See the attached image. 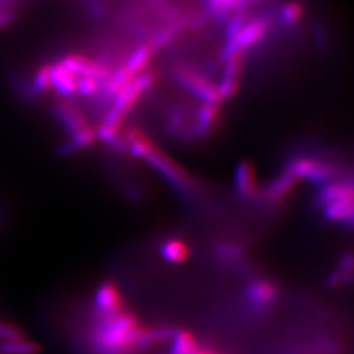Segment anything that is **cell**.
Returning <instances> with one entry per match:
<instances>
[{
    "instance_id": "cell-1",
    "label": "cell",
    "mask_w": 354,
    "mask_h": 354,
    "mask_svg": "<svg viewBox=\"0 0 354 354\" xmlns=\"http://www.w3.org/2000/svg\"><path fill=\"white\" fill-rule=\"evenodd\" d=\"M95 342L104 354H130L145 342V332L137 320L127 313L102 317Z\"/></svg>"
},
{
    "instance_id": "cell-2",
    "label": "cell",
    "mask_w": 354,
    "mask_h": 354,
    "mask_svg": "<svg viewBox=\"0 0 354 354\" xmlns=\"http://www.w3.org/2000/svg\"><path fill=\"white\" fill-rule=\"evenodd\" d=\"M95 307L102 317H112L121 313L124 308L121 291L111 282L104 283L95 295Z\"/></svg>"
},
{
    "instance_id": "cell-3",
    "label": "cell",
    "mask_w": 354,
    "mask_h": 354,
    "mask_svg": "<svg viewBox=\"0 0 354 354\" xmlns=\"http://www.w3.org/2000/svg\"><path fill=\"white\" fill-rule=\"evenodd\" d=\"M277 298V289L268 281L253 283L250 289V301L259 308H266Z\"/></svg>"
},
{
    "instance_id": "cell-4",
    "label": "cell",
    "mask_w": 354,
    "mask_h": 354,
    "mask_svg": "<svg viewBox=\"0 0 354 354\" xmlns=\"http://www.w3.org/2000/svg\"><path fill=\"white\" fill-rule=\"evenodd\" d=\"M160 252L165 261L171 264H183L189 259L190 248L187 241L181 239H169L162 245Z\"/></svg>"
},
{
    "instance_id": "cell-5",
    "label": "cell",
    "mask_w": 354,
    "mask_h": 354,
    "mask_svg": "<svg viewBox=\"0 0 354 354\" xmlns=\"http://www.w3.org/2000/svg\"><path fill=\"white\" fill-rule=\"evenodd\" d=\"M41 346L26 337L19 340L0 342V354H39Z\"/></svg>"
},
{
    "instance_id": "cell-6",
    "label": "cell",
    "mask_w": 354,
    "mask_h": 354,
    "mask_svg": "<svg viewBox=\"0 0 354 354\" xmlns=\"http://www.w3.org/2000/svg\"><path fill=\"white\" fill-rule=\"evenodd\" d=\"M197 351H198V345L194 340V337L190 333L181 332L176 335L171 354H194Z\"/></svg>"
},
{
    "instance_id": "cell-7",
    "label": "cell",
    "mask_w": 354,
    "mask_h": 354,
    "mask_svg": "<svg viewBox=\"0 0 354 354\" xmlns=\"http://www.w3.org/2000/svg\"><path fill=\"white\" fill-rule=\"evenodd\" d=\"M51 67L53 64H44L35 76V89L37 93H45L51 88Z\"/></svg>"
},
{
    "instance_id": "cell-8",
    "label": "cell",
    "mask_w": 354,
    "mask_h": 354,
    "mask_svg": "<svg viewBox=\"0 0 354 354\" xmlns=\"http://www.w3.org/2000/svg\"><path fill=\"white\" fill-rule=\"evenodd\" d=\"M26 333L13 326L11 323H6V322H0V342H10V340H19V339H24Z\"/></svg>"
},
{
    "instance_id": "cell-9",
    "label": "cell",
    "mask_w": 354,
    "mask_h": 354,
    "mask_svg": "<svg viewBox=\"0 0 354 354\" xmlns=\"http://www.w3.org/2000/svg\"><path fill=\"white\" fill-rule=\"evenodd\" d=\"M19 17V6H10L0 8V29L11 26Z\"/></svg>"
},
{
    "instance_id": "cell-10",
    "label": "cell",
    "mask_w": 354,
    "mask_h": 354,
    "mask_svg": "<svg viewBox=\"0 0 354 354\" xmlns=\"http://www.w3.org/2000/svg\"><path fill=\"white\" fill-rule=\"evenodd\" d=\"M194 354H213V353H210V352H206V351H200V349H198V351H197V352H196V353Z\"/></svg>"
}]
</instances>
